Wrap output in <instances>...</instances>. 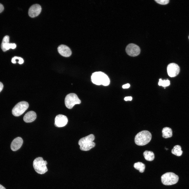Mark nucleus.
<instances>
[{
  "mask_svg": "<svg viewBox=\"0 0 189 189\" xmlns=\"http://www.w3.org/2000/svg\"><path fill=\"white\" fill-rule=\"evenodd\" d=\"M91 80L93 83L97 85H102L107 86L110 83V80L108 76L103 72L100 71L92 73Z\"/></svg>",
  "mask_w": 189,
  "mask_h": 189,
  "instance_id": "obj_1",
  "label": "nucleus"
},
{
  "mask_svg": "<svg viewBox=\"0 0 189 189\" xmlns=\"http://www.w3.org/2000/svg\"><path fill=\"white\" fill-rule=\"evenodd\" d=\"M95 139L94 135L90 134L80 139L78 144L80 146V149L82 150L87 151L94 148L95 143L93 142Z\"/></svg>",
  "mask_w": 189,
  "mask_h": 189,
  "instance_id": "obj_2",
  "label": "nucleus"
},
{
  "mask_svg": "<svg viewBox=\"0 0 189 189\" xmlns=\"http://www.w3.org/2000/svg\"><path fill=\"white\" fill-rule=\"evenodd\" d=\"M151 139V134L149 131L144 130L138 133L135 136V142L139 146H143L148 144Z\"/></svg>",
  "mask_w": 189,
  "mask_h": 189,
  "instance_id": "obj_3",
  "label": "nucleus"
},
{
  "mask_svg": "<svg viewBox=\"0 0 189 189\" xmlns=\"http://www.w3.org/2000/svg\"><path fill=\"white\" fill-rule=\"evenodd\" d=\"M47 164V161L44 160L42 157H38L34 160L33 165L34 169L37 173L42 174L48 170L46 166Z\"/></svg>",
  "mask_w": 189,
  "mask_h": 189,
  "instance_id": "obj_4",
  "label": "nucleus"
},
{
  "mask_svg": "<svg viewBox=\"0 0 189 189\" xmlns=\"http://www.w3.org/2000/svg\"><path fill=\"white\" fill-rule=\"evenodd\" d=\"M178 176L172 172H168L161 176V181L163 184L170 185L176 183L178 180Z\"/></svg>",
  "mask_w": 189,
  "mask_h": 189,
  "instance_id": "obj_5",
  "label": "nucleus"
},
{
  "mask_svg": "<svg viewBox=\"0 0 189 189\" xmlns=\"http://www.w3.org/2000/svg\"><path fill=\"white\" fill-rule=\"evenodd\" d=\"M80 100L77 95L74 93H70L67 95L65 99L66 106L69 109H71L76 104H80Z\"/></svg>",
  "mask_w": 189,
  "mask_h": 189,
  "instance_id": "obj_6",
  "label": "nucleus"
},
{
  "mask_svg": "<svg viewBox=\"0 0 189 189\" xmlns=\"http://www.w3.org/2000/svg\"><path fill=\"white\" fill-rule=\"evenodd\" d=\"M29 105L25 101L20 102L17 104L12 110V114L14 116L18 117L22 114L28 108Z\"/></svg>",
  "mask_w": 189,
  "mask_h": 189,
  "instance_id": "obj_7",
  "label": "nucleus"
},
{
  "mask_svg": "<svg viewBox=\"0 0 189 189\" xmlns=\"http://www.w3.org/2000/svg\"><path fill=\"white\" fill-rule=\"evenodd\" d=\"M125 50L127 54L132 56H135L140 53V50L137 45L133 43L128 44Z\"/></svg>",
  "mask_w": 189,
  "mask_h": 189,
  "instance_id": "obj_8",
  "label": "nucleus"
},
{
  "mask_svg": "<svg viewBox=\"0 0 189 189\" xmlns=\"http://www.w3.org/2000/svg\"><path fill=\"white\" fill-rule=\"evenodd\" d=\"M167 70L169 76L171 77H174L178 74L180 68L177 64L175 63H171L168 65Z\"/></svg>",
  "mask_w": 189,
  "mask_h": 189,
  "instance_id": "obj_9",
  "label": "nucleus"
},
{
  "mask_svg": "<svg viewBox=\"0 0 189 189\" xmlns=\"http://www.w3.org/2000/svg\"><path fill=\"white\" fill-rule=\"evenodd\" d=\"M68 121L67 117L62 114L57 115L55 119V125L57 127H62L65 126Z\"/></svg>",
  "mask_w": 189,
  "mask_h": 189,
  "instance_id": "obj_10",
  "label": "nucleus"
},
{
  "mask_svg": "<svg viewBox=\"0 0 189 189\" xmlns=\"http://www.w3.org/2000/svg\"><path fill=\"white\" fill-rule=\"evenodd\" d=\"M41 10V7L39 4H33L30 7L29 9V15L32 18L36 17L40 13Z\"/></svg>",
  "mask_w": 189,
  "mask_h": 189,
  "instance_id": "obj_11",
  "label": "nucleus"
},
{
  "mask_svg": "<svg viewBox=\"0 0 189 189\" xmlns=\"http://www.w3.org/2000/svg\"><path fill=\"white\" fill-rule=\"evenodd\" d=\"M57 50L59 53L64 57H69L72 54L70 49L67 46L64 45L59 46L57 48Z\"/></svg>",
  "mask_w": 189,
  "mask_h": 189,
  "instance_id": "obj_12",
  "label": "nucleus"
},
{
  "mask_svg": "<svg viewBox=\"0 0 189 189\" xmlns=\"http://www.w3.org/2000/svg\"><path fill=\"white\" fill-rule=\"evenodd\" d=\"M23 142L22 139L20 137H18L14 139L11 144V150L15 151L19 149L23 144Z\"/></svg>",
  "mask_w": 189,
  "mask_h": 189,
  "instance_id": "obj_13",
  "label": "nucleus"
},
{
  "mask_svg": "<svg viewBox=\"0 0 189 189\" xmlns=\"http://www.w3.org/2000/svg\"><path fill=\"white\" fill-rule=\"evenodd\" d=\"M36 113L33 111L28 112L24 115L23 119L26 123H30L34 121L36 119Z\"/></svg>",
  "mask_w": 189,
  "mask_h": 189,
  "instance_id": "obj_14",
  "label": "nucleus"
},
{
  "mask_svg": "<svg viewBox=\"0 0 189 189\" xmlns=\"http://www.w3.org/2000/svg\"><path fill=\"white\" fill-rule=\"evenodd\" d=\"M162 136L165 138L171 137L172 135V130L170 128L165 127L162 130Z\"/></svg>",
  "mask_w": 189,
  "mask_h": 189,
  "instance_id": "obj_15",
  "label": "nucleus"
},
{
  "mask_svg": "<svg viewBox=\"0 0 189 189\" xmlns=\"http://www.w3.org/2000/svg\"><path fill=\"white\" fill-rule=\"evenodd\" d=\"M143 155L145 159L148 161H152L154 158V155L152 151L146 150L143 153Z\"/></svg>",
  "mask_w": 189,
  "mask_h": 189,
  "instance_id": "obj_16",
  "label": "nucleus"
},
{
  "mask_svg": "<svg viewBox=\"0 0 189 189\" xmlns=\"http://www.w3.org/2000/svg\"><path fill=\"white\" fill-rule=\"evenodd\" d=\"M171 153L177 156H181L182 154L183 151L181 150V146L178 145L175 146L171 150Z\"/></svg>",
  "mask_w": 189,
  "mask_h": 189,
  "instance_id": "obj_17",
  "label": "nucleus"
},
{
  "mask_svg": "<svg viewBox=\"0 0 189 189\" xmlns=\"http://www.w3.org/2000/svg\"><path fill=\"white\" fill-rule=\"evenodd\" d=\"M134 167L135 169L139 170L141 173L143 172L144 171L145 168V165L140 162H138L134 163Z\"/></svg>",
  "mask_w": 189,
  "mask_h": 189,
  "instance_id": "obj_18",
  "label": "nucleus"
},
{
  "mask_svg": "<svg viewBox=\"0 0 189 189\" xmlns=\"http://www.w3.org/2000/svg\"><path fill=\"white\" fill-rule=\"evenodd\" d=\"M9 37L8 35H6L3 38L1 47L3 51H5V47L6 45L9 43Z\"/></svg>",
  "mask_w": 189,
  "mask_h": 189,
  "instance_id": "obj_19",
  "label": "nucleus"
},
{
  "mask_svg": "<svg viewBox=\"0 0 189 189\" xmlns=\"http://www.w3.org/2000/svg\"><path fill=\"white\" fill-rule=\"evenodd\" d=\"M159 86L165 87L169 86L170 85V81L168 80H162L161 79L159 80L158 82Z\"/></svg>",
  "mask_w": 189,
  "mask_h": 189,
  "instance_id": "obj_20",
  "label": "nucleus"
},
{
  "mask_svg": "<svg viewBox=\"0 0 189 189\" xmlns=\"http://www.w3.org/2000/svg\"><path fill=\"white\" fill-rule=\"evenodd\" d=\"M18 60V63L20 64H23L24 61L23 59L20 57H18L17 56H14L13 57L11 61H14L15 60Z\"/></svg>",
  "mask_w": 189,
  "mask_h": 189,
  "instance_id": "obj_21",
  "label": "nucleus"
},
{
  "mask_svg": "<svg viewBox=\"0 0 189 189\" xmlns=\"http://www.w3.org/2000/svg\"><path fill=\"white\" fill-rule=\"evenodd\" d=\"M158 3L161 4H168L169 2V0H155Z\"/></svg>",
  "mask_w": 189,
  "mask_h": 189,
  "instance_id": "obj_22",
  "label": "nucleus"
},
{
  "mask_svg": "<svg viewBox=\"0 0 189 189\" xmlns=\"http://www.w3.org/2000/svg\"><path fill=\"white\" fill-rule=\"evenodd\" d=\"M132 98L131 96L126 97L124 98V100L125 101H131L132 100Z\"/></svg>",
  "mask_w": 189,
  "mask_h": 189,
  "instance_id": "obj_23",
  "label": "nucleus"
},
{
  "mask_svg": "<svg viewBox=\"0 0 189 189\" xmlns=\"http://www.w3.org/2000/svg\"><path fill=\"white\" fill-rule=\"evenodd\" d=\"M130 87V85L129 83H127L123 85L122 86L123 88H128Z\"/></svg>",
  "mask_w": 189,
  "mask_h": 189,
  "instance_id": "obj_24",
  "label": "nucleus"
},
{
  "mask_svg": "<svg viewBox=\"0 0 189 189\" xmlns=\"http://www.w3.org/2000/svg\"><path fill=\"white\" fill-rule=\"evenodd\" d=\"M4 9L3 6L0 3V13L2 12Z\"/></svg>",
  "mask_w": 189,
  "mask_h": 189,
  "instance_id": "obj_25",
  "label": "nucleus"
},
{
  "mask_svg": "<svg viewBox=\"0 0 189 189\" xmlns=\"http://www.w3.org/2000/svg\"><path fill=\"white\" fill-rule=\"evenodd\" d=\"M3 87L2 83L0 82V92L2 90Z\"/></svg>",
  "mask_w": 189,
  "mask_h": 189,
  "instance_id": "obj_26",
  "label": "nucleus"
},
{
  "mask_svg": "<svg viewBox=\"0 0 189 189\" xmlns=\"http://www.w3.org/2000/svg\"><path fill=\"white\" fill-rule=\"evenodd\" d=\"M0 189H6L5 187L0 184Z\"/></svg>",
  "mask_w": 189,
  "mask_h": 189,
  "instance_id": "obj_27",
  "label": "nucleus"
},
{
  "mask_svg": "<svg viewBox=\"0 0 189 189\" xmlns=\"http://www.w3.org/2000/svg\"></svg>",
  "mask_w": 189,
  "mask_h": 189,
  "instance_id": "obj_28",
  "label": "nucleus"
}]
</instances>
